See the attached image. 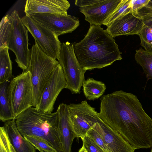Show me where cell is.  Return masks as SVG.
Returning <instances> with one entry per match:
<instances>
[{"mask_svg":"<svg viewBox=\"0 0 152 152\" xmlns=\"http://www.w3.org/2000/svg\"><path fill=\"white\" fill-rule=\"evenodd\" d=\"M31 16L34 20L54 32L57 36L71 33L79 26L78 19L68 14L38 13Z\"/></svg>","mask_w":152,"mask_h":152,"instance_id":"7c38bea8","label":"cell"},{"mask_svg":"<svg viewBox=\"0 0 152 152\" xmlns=\"http://www.w3.org/2000/svg\"><path fill=\"white\" fill-rule=\"evenodd\" d=\"M20 134L34 136L42 139L58 152H64L58 129V117L57 111L44 113L32 107L15 119Z\"/></svg>","mask_w":152,"mask_h":152,"instance_id":"3957f363","label":"cell"},{"mask_svg":"<svg viewBox=\"0 0 152 152\" xmlns=\"http://www.w3.org/2000/svg\"><path fill=\"white\" fill-rule=\"evenodd\" d=\"M74 131L77 137L86 135L100 118L99 113L86 101L68 105Z\"/></svg>","mask_w":152,"mask_h":152,"instance_id":"30bf717a","label":"cell"},{"mask_svg":"<svg viewBox=\"0 0 152 152\" xmlns=\"http://www.w3.org/2000/svg\"><path fill=\"white\" fill-rule=\"evenodd\" d=\"M56 111L58 117V131L63 152H71L73 141L77 136L73 129L68 105L60 104Z\"/></svg>","mask_w":152,"mask_h":152,"instance_id":"2e32d148","label":"cell"},{"mask_svg":"<svg viewBox=\"0 0 152 152\" xmlns=\"http://www.w3.org/2000/svg\"><path fill=\"white\" fill-rule=\"evenodd\" d=\"M82 86L84 95L88 100H94L101 97L106 89L102 82L88 77L83 81Z\"/></svg>","mask_w":152,"mask_h":152,"instance_id":"d6986e66","label":"cell"},{"mask_svg":"<svg viewBox=\"0 0 152 152\" xmlns=\"http://www.w3.org/2000/svg\"><path fill=\"white\" fill-rule=\"evenodd\" d=\"M149 0H130V5L132 11L134 12L147 3Z\"/></svg>","mask_w":152,"mask_h":152,"instance_id":"83f0119b","label":"cell"},{"mask_svg":"<svg viewBox=\"0 0 152 152\" xmlns=\"http://www.w3.org/2000/svg\"><path fill=\"white\" fill-rule=\"evenodd\" d=\"M74 53L85 70L101 69L122 59L113 37L101 26L90 25L84 38L74 44Z\"/></svg>","mask_w":152,"mask_h":152,"instance_id":"7a4b0ae2","label":"cell"},{"mask_svg":"<svg viewBox=\"0 0 152 152\" xmlns=\"http://www.w3.org/2000/svg\"><path fill=\"white\" fill-rule=\"evenodd\" d=\"M11 149L12 152H16L15 150H14V148H13L12 146L11 145Z\"/></svg>","mask_w":152,"mask_h":152,"instance_id":"f546056e","label":"cell"},{"mask_svg":"<svg viewBox=\"0 0 152 152\" xmlns=\"http://www.w3.org/2000/svg\"><path fill=\"white\" fill-rule=\"evenodd\" d=\"M133 12L142 18L144 24L152 21V1L149 0L145 4Z\"/></svg>","mask_w":152,"mask_h":152,"instance_id":"d4e9b609","label":"cell"},{"mask_svg":"<svg viewBox=\"0 0 152 152\" xmlns=\"http://www.w3.org/2000/svg\"><path fill=\"white\" fill-rule=\"evenodd\" d=\"M122 0H76L75 5L91 25L101 26Z\"/></svg>","mask_w":152,"mask_h":152,"instance_id":"9c48e42d","label":"cell"},{"mask_svg":"<svg viewBox=\"0 0 152 152\" xmlns=\"http://www.w3.org/2000/svg\"><path fill=\"white\" fill-rule=\"evenodd\" d=\"M28 31L15 10L2 19L0 24V49L7 47L15 54V61L23 71H28L31 51Z\"/></svg>","mask_w":152,"mask_h":152,"instance_id":"277c9868","label":"cell"},{"mask_svg":"<svg viewBox=\"0 0 152 152\" xmlns=\"http://www.w3.org/2000/svg\"><path fill=\"white\" fill-rule=\"evenodd\" d=\"M135 60L142 67L148 80H152V52L142 48L136 50Z\"/></svg>","mask_w":152,"mask_h":152,"instance_id":"44dd1931","label":"cell"},{"mask_svg":"<svg viewBox=\"0 0 152 152\" xmlns=\"http://www.w3.org/2000/svg\"><path fill=\"white\" fill-rule=\"evenodd\" d=\"M151 148H151V151L150 152H152V147Z\"/></svg>","mask_w":152,"mask_h":152,"instance_id":"4dcf8cb0","label":"cell"},{"mask_svg":"<svg viewBox=\"0 0 152 152\" xmlns=\"http://www.w3.org/2000/svg\"><path fill=\"white\" fill-rule=\"evenodd\" d=\"M83 146L88 152H105L92 139L87 135L80 137Z\"/></svg>","mask_w":152,"mask_h":152,"instance_id":"484cf974","label":"cell"},{"mask_svg":"<svg viewBox=\"0 0 152 152\" xmlns=\"http://www.w3.org/2000/svg\"><path fill=\"white\" fill-rule=\"evenodd\" d=\"M22 22L42 50L55 59L59 58L62 43L55 33L34 20L25 15Z\"/></svg>","mask_w":152,"mask_h":152,"instance_id":"ba28073f","label":"cell"},{"mask_svg":"<svg viewBox=\"0 0 152 152\" xmlns=\"http://www.w3.org/2000/svg\"><path fill=\"white\" fill-rule=\"evenodd\" d=\"M30 49L28 71L31 74L34 95V107L39 105L43 90L59 64L56 59L47 55L35 41Z\"/></svg>","mask_w":152,"mask_h":152,"instance_id":"5b68a950","label":"cell"},{"mask_svg":"<svg viewBox=\"0 0 152 152\" xmlns=\"http://www.w3.org/2000/svg\"><path fill=\"white\" fill-rule=\"evenodd\" d=\"M78 152H88L83 146L79 149Z\"/></svg>","mask_w":152,"mask_h":152,"instance_id":"f1b7e54d","label":"cell"},{"mask_svg":"<svg viewBox=\"0 0 152 152\" xmlns=\"http://www.w3.org/2000/svg\"><path fill=\"white\" fill-rule=\"evenodd\" d=\"M70 6L66 0H27L24 11L27 16L38 13L66 15Z\"/></svg>","mask_w":152,"mask_h":152,"instance_id":"9a60e30c","label":"cell"},{"mask_svg":"<svg viewBox=\"0 0 152 152\" xmlns=\"http://www.w3.org/2000/svg\"><path fill=\"white\" fill-rule=\"evenodd\" d=\"M100 117L136 149L152 147V119L135 95L122 90L103 96Z\"/></svg>","mask_w":152,"mask_h":152,"instance_id":"6da1fadb","label":"cell"},{"mask_svg":"<svg viewBox=\"0 0 152 152\" xmlns=\"http://www.w3.org/2000/svg\"><path fill=\"white\" fill-rule=\"evenodd\" d=\"M67 87L62 68L58 64L43 90L39 105L35 108L44 113H52L58 96Z\"/></svg>","mask_w":152,"mask_h":152,"instance_id":"8fae6325","label":"cell"},{"mask_svg":"<svg viewBox=\"0 0 152 152\" xmlns=\"http://www.w3.org/2000/svg\"><path fill=\"white\" fill-rule=\"evenodd\" d=\"M137 35L141 46L145 50L152 52V21L145 23Z\"/></svg>","mask_w":152,"mask_h":152,"instance_id":"7402d4cb","label":"cell"},{"mask_svg":"<svg viewBox=\"0 0 152 152\" xmlns=\"http://www.w3.org/2000/svg\"><path fill=\"white\" fill-rule=\"evenodd\" d=\"M86 135L92 139L105 152H108L102 137L97 132L91 128L88 131Z\"/></svg>","mask_w":152,"mask_h":152,"instance_id":"4316f807","label":"cell"},{"mask_svg":"<svg viewBox=\"0 0 152 152\" xmlns=\"http://www.w3.org/2000/svg\"><path fill=\"white\" fill-rule=\"evenodd\" d=\"M23 137L40 152H58L47 142L42 139L30 135H25Z\"/></svg>","mask_w":152,"mask_h":152,"instance_id":"cb8c5ba5","label":"cell"},{"mask_svg":"<svg viewBox=\"0 0 152 152\" xmlns=\"http://www.w3.org/2000/svg\"><path fill=\"white\" fill-rule=\"evenodd\" d=\"M58 60L66 82V88L72 94L80 93L86 71L82 68L76 57L73 43L66 42L62 43Z\"/></svg>","mask_w":152,"mask_h":152,"instance_id":"52a82bcc","label":"cell"},{"mask_svg":"<svg viewBox=\"0 0 152 152\" xmlns=\"http://www.w3.org/2000/svg\"><path fill=\"white\" fill-rule=\"evenodd\" d=\"M144 25L143 20L131 10L109 24L105 30L113 38L123 35H137Z\"/></svg>","mask_w":152,"mask_h":152,"instance_id":"4fadbf2b","label":"cell"},{"mask_svg":"<svg viewBox=\"0 0 152 152\" xmlns=\"http://www.w3.org/2000/svg\"><path fill=\"white\" fill-rule=\"evenodd\" d=\"M8 93L15 119L29 108L34 107V95L31 74L29 71L14 77L10 81Z\"/></svg>","mask_w":152,"mask_h":152,"instance_id":"8992f818","label":"cell"},{"mask_svg":"<svg viewBox=\"0 0 152 152\" xmlns=\"http://www.w3.org/2000/svg\"><path fill=\"white\" fill-rule=\"evenodd\" d=\"M40 152H44V151H41Z\"/></svg>","mask_w":152,"mask_h":152,"instance_id":"1f68e13d","label":"cell"},{"mask_svg":"<svg viewBox=\"0 0 152 152\" xmlns=\"http://www.w3.org/2000/svg\"><path fill=\"white\" fill-rule=\"evenodd\" d=\"M10 82L0 84V120L4 122L15 119L8 93Z\"/></svg>","mask_w":152,"mask_h":152,"instance_id":"ac0fdd59","label":"cell"},{"mask_svg":"<svg viewBox=\"0 0 152 152\" xmlns=\"http://www.w3.org/2000/svg\"><path fill=\"white\" fill-rule=\"evenodd\" d=\"M130 0H122L113 12L103 23L107 26L117 18L124 13L132 10L130 5Z\"/></svg>","mask_w":152,"mask_h":152,"instance_id":"603a6c76","label":"cell"},{"mask_svg":"<svg viewBox=\"0 0 152 152\" xmlns=\"http://www.w3.org/2000/svg\"><path fill=\"white\" fill-rule=\"evenodd\" d=\"M92 128L102 137L108 152H134L136 149L101 118Z\"/></svg>","mask_w":152,"mask_h":152,"instance_id":"5bb4252c","label":"cell"},{"mask_svg":"<svg viewBox=\"0 0 152 152\" xmlns=\"http://www.w3.org/2000/svg\"><path fill=\"white\" fill-rule=\"evenodd\" d=\"M7 47L0 49V84L9 80L12 75V62Z\"/></svg>","mask_w":152,"mask_h":152,"instance_id":"ffe728a7","label":"cell"},{"mask_svg":"<svg viewBox=\"0 0 152 152\" xmlns=\"http://www.w3.org/2000/svg\"><path fill=\"white\" fill-rule=\"evenodd\" d=\"M3 126L16 152H36L35 148L20 133L15 119L5 122Z\"/></svg>","mask_w":152,"mask_h":152,"instance_id":"e0dca14e","label":"cell"}]
</instances>
